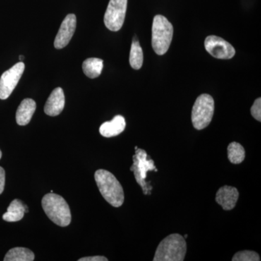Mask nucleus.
Segmentation results:
<instances>
[{
    "mask_svg": "<svg viewBox=\"0 0 261 261\" xmlns=\"http://www.w3.org/2000/svg\"><path fill=\"white\" fill-rule=\"evenodd\" d=\"M36 108H37V104L34 99H29V98L23 99L17 110V123L20 126H25L28 124L32 120Z\"/></svg>",
    "mask_w": 261,
    "mask_h": 261,
    "instance_id": "obj_14",
    "label": "nucleus"
},
{
    "mask_svg": "<svg viewBox=\"0 0 261 261\" xmlns=\"http://www.w3.org/2000/svg\"><path fill=\"white\" fill-rule=\"evenodd\" d=\"M126 128V121L123 116L118 115L112 121L105 122L99 127V133L104 137H116L119 135Z\"/></svg>",
    "mask_w": 261,
    "mask_h": 261,
    "instance_id": "obj_13",
    "label": "nucleus"
},
{
    "mask_svg": "<svg viewBox=\"0 0 261 261\" xmlns=\"http://www.w3.org/2000/svg\"><path fill=\"white\" fill-rule=\"evenodd\" d=\"M94 178L105 200L113 207H121L124 202V192L116 176L110 171L99 169L94 173Z\"/></svg>",
    "mask_w": 261,
    "mask_h": 261,
    "instance_id": "obj_1",
    "label": "nucleus"
},
{
    "mask_svg": "<svg viewBox=\"0 0 261 261\" xmlns=\"http://www.w3.org/2000/svg\"><path fill=\"white\" fill-rule=\"evenodd\" d=\"M239 196L238 189L226 185L221 187L216 192V201L224 211H231L236 206Z\"/></svg>",
    "mask_w": 261,
    "mask_h": 261,
    "instance_id": "obj_11",
    "label": "nucleus"
},
{
    "mask_svg": "<svg viewBox=\"0 0 261 261\" xmlns=\"http://www.w3.org/2000/svg\"><path fill=\"white\" fill-rule=\"evenodd\" d=\"M129 63L130 66L135 70L142 68L143 64V51L140 43L137 40H134L130 47Z\"/></svg>",
    "mask_w": 261,
    "mask_h": 261,
    "instance_id": "obj_19",
    "label": "nucleus"
},
{
    "mask_svg": "<svg viewBox=\"0 0 261 261\" xmlns=\"http://www.w3.org/2000/svg\"><path fill=\"white\" fill-rule=\"evenodd\" d=\"M5 185V171L4 168L0 167V195L4 191Z\"/></svg>",
    "mask_w": 261,
    "mask_h": 261,
    "instance_id": "obj_22",
    "label": "nucleus"
},
{
    "mask_svg": "<svg viewBox=\"0 0 261 261\" xmlns=\"http://www.w3.org/2000/svg\"><path fill=\"white\" fill-rule=\"evenodd\" d=\"M214 113V98L210 94H202L196 99L192 111L194 128L202 130L208 126Z\"/></svg>",
    "mask_w": 261,
    "mask_h": 261,
    "instance_id": "obj_6",
    "label": "nucleus"
},
{
    "mask_svg": "<svg viewBox=\"0 0 261 261\" xmlns=\"http://www.w3.org/2000/svg\"><path fill=\"white\" fill-rule=\"evenodd\" d=\"M128 0H110L104 23L110 31L118 32L123 27L127 9Z\"/></svg>",
    "mask_w": 261,
    "mask_h": 261,
    "instance_id": "obj_7",
    "label": "nucleus"
},
{
    "mask_svg": "<svg viewBox=\"0 0 261 261\" xmlns=\"http://www.w3.org/2000/svg\"><path fill=\"white\" fill-rule=\"evenodd\" d=\"M19 58H20V61H22V60L24 59V56H20V57H19Z\"/></svg>",
    "mask_w": 261,
    "mask_h": 261,
    "instance_id": "obj_24",
    "label": "nucleus"
},
{
    "mask_svg": "<svg viewBox=\"0 0 261 261\" xmlns=\"http://www.w3.org/2000/svg\"><path fill=\"white\" fill-rule=\"evenodd\" d=\"M2 158V152L1 150H0V159H1Z\"/></svg>",
    "mask_w": 261,
    "mask_h": 261,
    "instance_id": "obj_25",
    "label": "nucleus"
},
{
    "mask_svg": "<svg viewBox=\"0 0 261 261\" xmlns=\"http://www.w3.org/2000/svg\"><path fill=\"white\" fill-rule=\"evenodd\" d=\"M228 159L233 164H240L245 159V150L243 146L233 142L228 146Z\"/></svg>",
    "mask_w": 261,
    "mask_h": 261,
    "instance_id": "obj_18",
    "label": "nucleus"
},
{
    "mask_svg": "<svg viewBox=\"0 0 261 261\" xmlns=\"http://www.w3.org/2000/svg\"><path fill=\"white\" fill-rule=\"evenodd\" d=\"M185 238L179 233H172L163 239L156 249L154 261H183L187 253Z\"/></svg>",
    "mask_w": 261,
    "mask_h": 261,
    "instance_id": "obj_3",
    "label": "nucleus"
},
{
    "mask_svg": "<svg viewBox=\"0 0 261 261\" xmlns=\"http://www.w3.org/2000/svg\"><path fill=\"white\" fill-rule=\"evenodd\" d=\"M107 257L104 256H92V257H85L79 259V261H108Z\"/></svg>",
    "mask_w": 261,
    "mask_h": 261,
    "instance_id": "obj_23",
    "label": "nucleus"
},
{
    "mask_svg": "<svg viewBox=\"0 0 261 261\" xmlns=\"http://www.w3.org/2000/svg\"><path fill=\"white\" fill-rule=\"evenodd\" d=\"M251 115L255 120L261 121V98L255 99L251 108Z\"/></svg>",
    "mask_w": 261,
    "mask_h": 261,
    "instance_id": "obj_21",
    "label": "nucleus"
},
{
    "mask_svg": "<svg viewBox=\"0 0 261 261\" xmlns=\"http://www.w3.org/2000/svg\"><path fill=\"white\" fill-rule=\"evenodd\" d=\"M65 107V95L61 87L55 89L44 106V113L49 116L61 114Z\"/></svg>",
    "mask_w": 261,
    "mask_h": 261,
    "instance_id": "obj_12",
    "label": "nucleus"
},
{
    "mask_svg": "<svg viewBox=\"0 0 261 261\" xmlns=\"http://www.w3.org/2000/svg\"><path fill=\"white\" fill-rule=\"evenodd\" d=\"M84 74L90 79L97 78L102 73L103 61L99 58H88L82 64Z\"/></svg>",
    "mask_w": 261,
    "mask_h": 261,
    "instance_id": "obj_16",
    "label": "nucleus"
},
{
    "mask_svg": "<svg viewBox=\"0 0 261 261\" xmlns=\"http://www.w3.org/2000/svg\"><path fill=\"white\" fill-rule=\"evenodd\" d=\"M76 28V17L74 14H69L65 17L58 31L54 46L56 49H63L68 45L71 40Z\"/></svg>",
    "mask_w": 261,
    "mask_h": 261,
    "instance_id": "obj_10",
    "label": "nucleus"
},
{
    "mask_svg": "<svg viewBox=\"0 0 261 261\" xmlns=\"http://www.w3.org/2000/svg\"><path fill=\"white\" fill-rule=\"evenodd\" d=\"M187 238V234H185V239H186Z\"/></svg>",
    "mask_w": 261,
    "mask_h": 261,
    "instance_id": "obj_26",
    "label": "nucleus"
},
{
    "mask_svg": "<svg viewBox=\"0 0 261 261\" xmlns=\"http://www.w3.org/2000/svg\"><path fill=\"white\" fill-rule=\"evenodd\" d=\"M42 205L47 217L58 226L65 227L71 222L69 205L61 195L47 194L42 198Z\"/></svg>",
    "mask_w": 261,
    "mask_h": 261,
    "instance_id": "obj_2",
    "label": "nucleus"
},
{
    "mask_svg": "<svg viewBox=\"0 0 261 261\" xmlns=\"http://www.w3.org/2000/svg\"><path fill=\"white\" fill-rule=\"evenodd\" d=\"M34 254L32 250L25 247H15L7 252L5 261H33Z\"/></svg>",
    "mask_w": 261,
    "mask_h": 261,
    "instance_id": "obj_17",
    "label": "nucleus"
},
{
    "mask_svg": "<svg viewBox=\"0 0 261 261\" xmlns=\"http://www.w3.org/2000/svg\"><path fill=\"white\" fill-rule=\"evenodd\" d=\"M25 70L23 62L16 63L6 70L0 78V99H6L13 92Z\"/></svg>",
    "mask_w": 261,
    "mask_h": 261,
    "instance_id": "obj_8",
    "label": "nucleus"
},
{
    "mask_svg": "<svg viewBox=\"0 0 261 261\" xmlns=\"http://www.w3.org/2000/svg\"><path fill=\"white\" fill-rule=\"evenodd\" d=\"M233 261H259L260 255L252 250H243L237 252L233 256Z\"/></svg>",
    "mask_w": 261,
    "mask_h": 261,
    "instance_id": "obj_20",
    "label": "nucleus"
},
{
    "mask_svg": "<svg viewBox=\"0 0 261 261\" xmlns=\"http://www.w3.org/2000/svg\"><path fill=\"white\" fill-rule=\"evenodd\" d=\"M172 24L161 15L154 16L152 28V46L156 54H166L173 39Z\"/></svg>",
    "mask_w": 261,
    "mask_h": 261,
    "instance_id": "obj_4",
    "label": "nucleus"
},
{
    "mask_svg": "<svg viewBox=\"0 0 261 261\" xmlns=\"http://www.w3.org/2000/svg\"><path fill=\"white\" fill-rule=\"evenodd\" d=\"M28 212L27 205H24L21 201H12L7 212L3 216V220L8 222H16L23 219L25 213Z\"/></svg>",
    "mask_w": 261,
    "mask_h": 261,
    "instance_id": "obj_15",
    "label": "nucleus"
},
{
    "mask_svg": "<svg viewBox=\"0 0 261 261\" xmlns=\"http://www.w3.org/2000/svg\"><path fill=\"white\" fill-rule=\"evenodd\" d=\"M148 154L144 149H136V153L133 155V165L130 168V171L135 174L136 181L142 187L144 195H150L152 190L150 182L147 183L145 181L147 173L154 170L155 172L158 171L153 160L148 159Z\"/></svg>",
    "mask_w": 261,
    "mask_h": 261,
    "instance_id": "obj_5",
    "label": "nucleus"
},
{
    "mask_svg": "<svg viewBox=\"0 0 261 261\" xmlns=\"http://www.w3.org/2000/svg\"><path fill=\"white\" fill-rule=\"evenodd\" d=\"M207 53L218 59H231L234 56V48L224 39L216 36H208L205 40Z\"/></svg>",
    "mask_w": 261,
    "mask_h": 261,
    "instance_id": "obj_9",
    "label": "nucleus"
},
{
    "mask_svg": "<svg viewBox=\"0 0 261 261\" xmlns=\"http://www.w3.org/2000/svg\"><path fill=\"white\" fill-rule=\"evenodd\" d=\"M138 149V147H137V146H136L135 149Z\"/></svg>",
    "mask_w": 261,
    "mask_h": 261,
    "instance_id": "obj_27",
    "label": "nucleus"
}]
</instances>
